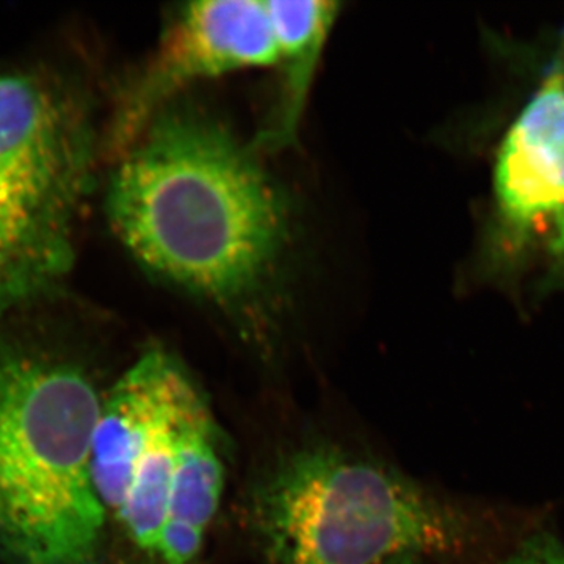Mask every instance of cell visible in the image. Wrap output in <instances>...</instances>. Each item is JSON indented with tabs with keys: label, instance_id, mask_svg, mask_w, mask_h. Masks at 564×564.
<instances>
[{
	"label": "cell",
	"instance_id": "obj_9",
	"mask_svg": "<svg viewBox=\"0 0 564 564\" xmlns=\"http://www.w3.org/2000/svg\"><path fill=\"white\" fill-rule=\"evenodd\" d=\"M265 3L276 43L280 69L278 101L269 122L254 139L258 151L274 152L299 140L300 124L323 50L340 3L323 0H272Z\"/></svg>",
	"mask_w": 564,
	"mask_h": 564
},
{
	"label": "cell",
	"instance_id": "obj_8",
	"mask_svg": "<svg viewBox=\"0 0 564 564\" xmlns=\"http://www.w3.org/2000/svg\"><path fill=\"white\" fill-rule=\"evenodd\" d=\"M223 488L225 462L218 429L209 404L188 378L177 408L176 469L159 555L163 564H199Z\"/></svg>",
	"mask_w": 564,
	"mask_h": 564
},
{
	"label": "cell",
	"instance_id": "obj_6",
	"mask_svg": "<svg viewBox=\"0 0 564 564\" xmlns=\"http://www.w3.org/2000/svg\"><path fill=\"white\" fill-rule=\"evenodd\" d=\"M276 58L265 3H185L173 13L158 50L126 96L115 122V143L131 148L152 118L188 85L237 69L274 66Z\"/></svg>",
	"mask_w": 564,
	"mask_h": 564
},
{
	"label": "cell",
	"instance_id": "obj_5",
	"mask_svg": "<svg viewBox=\"0 0 564 564\" xmlns=\"http://www.w3.org/2000/svg\"><path fill=\"white\" fill-rule=\"evenodd\" d=\"M564 210V58L549 66L508 126L494 161L480 265L514 281Z\"/></svg>",
	"mask_w": 564,
	"mask_h": 564
},
{
	"label": "cell",
	"instance_id": "obj_4",
	"mask_svg": "<svg viewBox=\"0 0 564 564\" xmlns=\"http://www.w3.org/2000/svg\"><path fill=\"white\" fill-rule=\"evenodd\" d=\"M87 111L36 70L0 68V262L18 302L73 263V226L90 188Z\"/></svg>",
	"mask_w": 564,
	"mask_h": 564
},
{
	"label": "cell",
	"instance_id": "obj_1",
	"mask_svg": "<svg viewBox=\"0 0 564 564\" xmlns=\"http://www.w3.org/2000/svg\"><path fill=\"white\" fill-rule=\"evenodd\" d=\"M225 121L187 101L163 107L111 176L118 239L159 280L258 334L292 243L288 192Z\"/></svg>",
	"mask_w": 564,
	"mask_h": 564
},
{
	"label": "cell",
	"instance_id": "obj_13",
	"mask_svg": "<svg viewBox=\"0 0 564 564\" xmlns=\"http://www.w3.org/2000/svg\"><path fill=\"white\" fill-rule=\"evenodd\" d=\"M6 306H10V293L6 273H3L2 265H0V310Z\"/></svg>",
	"mask_w": 564,
	"mask_h": 564
},
{
	"label": "cell",
	"instance_id": "obj_2",
	"mask_svg": "<svg viewBox=\"0 0 564 564\" xmlns=\"http://www.w3.org/2000/svg\"><path fill=\"white\" fill-rule=\"evenodd\" d=\"M101 402L61 352L0 334V560L101 564L106 508L91 473Z\"/></svg>",
	"mask_w": 564,
	"mask_h": 564
},
{
	"label": "cell",
	"instance_id": "obj_14",
	"mask_svg": "<svg viewBox=\"0 0 564 564\" xmlns=\"http://www.w3.org/2000/svg\"><path fill=\"white\" fill-rule=\"evenodd\" d=\"M386 564H419L417 555H400L392 558L391 562Z\"/></svg>",
	"mask_w": 564,
	"mask_h": 564
},
{
	"label": "cell",
	"instance_id": "obj_11",
	"mask_svg": "<svg viewBox=\"0 0 564 564\" xmlns=\"http://www.w3.org/2000/svg\"><path fill=\"white\" fill-rule=\"evenodd\" d=\"M544 273L540 291H564V210L544 245Z\"/></svg>",
	"mask_w": 564,
	"mask_h": 564
},
{
	"label": "cell",
	"instance_id": "obj_7",
	"mask_svg": "<svg viewBox=\"0 0 564 564\" xmlns=\"http://www.w3.org/2000/svg\"><path fill=\"white\" fill-rule=\"evenodd\" d=\"M187 375L169 352L150 350L101 402L93 434L91 473L107 513L124 499L133 469L176 406Z\"/></svg>",
	"mask_w": 564,
	"mask_h": 564
},
{
	"label": "cell",
	"instance_id": "obj_3",
	"mask_svg": "<svg viewBox=\"0 0 564 564\" xmlns=\"http://www.w3.org/2000/svg\"><path fill=\"white\" fill-rule=\"evenodd\" d=\"M251 527L270 564H386L463 554L469 514L410 478L329 445L282 456L251 492Z\"/></svg>",
	"mask_w": 564,
	"mask_h": 564
},
{
	"label": "cell",
	"instance_id": "obj_12",
	"mask_svg": "<svg viewBox=\"0 0 564 564\" xmlns=\"http://www.w3.org/2000/svg\"><path fill=\"white\" fill-rule=\"evenodd\" d=\"M500 564H564V547L551 534L536 533Z\"/></svg>",
	"mask_w": 564,
	"mask_h": 564
},
{
	"label": "cell",
	"instance_id": "obj_10",
	"mask_svg": "<svg viewBox=\"0 0 564 564\" xmlns=\"http://www.w3.org/2000/svg\"><path fill=\"white\" fill-rule=\"evenodd\" d=\"M177 408L180 399L173 413L162 423L140 456L121 507L115 513L137 547L151 558L161 555L163 530L172 497L177 452Z\"/></svg>",
	"mask_w": 564,
	"mask_h": 564
}]
</instances>
